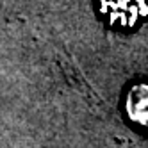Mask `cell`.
Segmentation results:
<instances>
[{
    "label": "cell",
    "instance_id": "obj_1",
    "mask_svg": "<svg viewBox=\"0 0 148 148\" xmlns=\"http://www.w3.org/2000/svg\"><path fill=\"white\" fill-rule=\"evenodd\" d=\"M97 5L112 29H134L148 16V0H97Z\"/></svg>",
    "mask_w": 148,
    "mask_h": 148
},
{
    "label": "cell",
    "instance_id": "obj_2",
    "mask_svg": "<svg viewBox=\"0 0 148 148\" xmlns=\"http://www.w3.org/2000/svg\"><path fill=\"white\" fill-rule=\"evenodd\" d=\"M125 112L134 123L148 129V82H137L129 89Z\"/></svg>",
    "mask_w": 148,
    "mask_h": 148
}]
</instances>
